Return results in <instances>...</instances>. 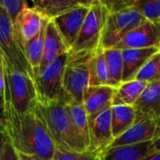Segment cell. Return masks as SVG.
I'll use <instances>...</instances> for the list:
<instances>
[{"mask_svg": "<svg viewBox=\"0 0 160 160\" xmlns=\"http://www.w3.org/2000/svg\"><path fill=\"white\" fill-rule=\"evenodd\" d=\"M1 136H2V140H1L0 160H20L17 151L11 145L8 139L4 134H1Z\"/></svg>", "mask_w": 160, "mask_h": 160, "instance_id": "cell-32", "label": "cell"}, {"mask_svg": "<svg viewBox=\"0 0 160 160\" xmlns=\"http://www.w3.org/2000/svg\"><path fill=\"white\" fill-rule=\"evenodd\" d=\"M68 52V50L62 37L60 36L58 30L56 29L53 22L52 21H49L47 24V28H46L44 52H43V58H42L39 71L43 68H45L47 65L51 64L55 59H57L59 56Z\"/></svg>", "mask_w": 160, "mask_h": 160, "instance_id": "cell-18", "label": "cell"}, {"mask_svg": "<svg viewBox=\"0 0 160 160\" xmlns=\"http://www.w3.org/2000/svg\"><path fill=\"white\" fill-rule=\"evenodd\" d=\"M53 160H99L98 155L89 151L83 153H74L68 151H62L56 148Z\"/></svg>", "mask_w": 160, "mask_h": 160, "instance_id": "cell-29", "label": "cell"}, {"mask_svg": "<svg viewBox=\"0 0 160 160\" xmlns=\"http://www.w3.org/2000/svg\"><path fill=\"white\" fill-rule=\"evenodd\" d=\"M63 99L75 129L83 139L87 148L89 149V117L83 105L65 98H63Z\"/></svg>", "mask_w": 160, "mask_h": 160, "instance_id": "cell-23", "label": "cell"}, {"mask_svg": "<svg viewBox=\"0 0 160 160\" xmlns=\"http://www.w3.org/2000/svg\"><path fill=\"white\" fill-rule=\"evenodd\" d=\"M94 52H68L63 77L64 98L83 103V96L90 86V62Z\"/></svg>", "mask_w": 160, "mask_h": 160, "instance_id": "cell-3", "label": "cell"}, {"mask_svg": "<svg viewBox=\"0 0 160 160\" xmlns=\"http://www.w3.org/2000/svg\"><path fill=\"white\" fill-rule=\"evenodd\" d=\"M116 88L111 85L89 86L83 96V107L88 117H93L103 110L112 107Z\"/></svg>", "mask_w": 160, "mask_h": 160, "instance_id": "cell-14", "label": "cell"}, {"mask_svg": "<svg viewBox=\"0 0 160 160\" xmlns=\"http://www.w3.org/2000/svg\"><path fill=\"white\" fill-rule=\"evenodd\" d=\"M137 120L160 119V86L158 82L149 83L139 100L133 106Z\"/></svg>", "mask_w": 160, "mask_h": 160, "instance_id": "cell-16", "label": "cell"}, {"mask_svg": "<svg viewBox=\"0 0 160 160\" xmlns=\"http://www.w3.org/2000/svg\"><path fill=\"white\" fill-rule=\"evenodd\" d=\"M94 0L84 1L79 7L55 18L52 22L62 37L68 52L72 50Z\"/></svg>", "mask_w": 160, "mask_h": 160, "instance_id": "cell-9", "label": "cell"}, {"mask_svg": "<svg viewBox=\"0 0 160 160\" xmlns=\"http://www.w3.org/2000/svg\"><path fill=\"white\" fill-rule=\"evenodd\" d=\"M49 20L44 18L43 25L40 32L30 41L26 42L24 45L26 58L28 63L34 72L35 78L38 76L40 68V65L43 58L44 52V42H45V36H46V28Z\"/></svg>", "mask_w": 160, "mask_h": 160, "instance_id": "cell-21", "label": "cell"}, {"mask_svg": "<svg viewBox=\"0 0 160 160\" xmlns=\"http://www.w3.org/2000/svg\"><path fill=\"white\" fill-rule=\"evenodd\" d=\"M144 21L145 19L134 8L109 13L102 35L101 48L104 50L115 48L133 29Z\"/></svg>", "mask_w": 160, "mask_h": 160, "instance_id": "cell-8", "label": "cell"}, {"mask_svg": "<svg viewBox=\"0 0 160 160\" xmlns=\"http://www.w3.org/2000/svg\"><path fill=\"white\" fill-rule=\"evenodd\" d=\"M157 82L158 83V85H159V86H160V79H159V80H158V82Z\"/></svg>", "mask_w": 160, "mask_h": 160, "instance_id": "cell-37", "label": "cell"}, {"mask_svg": "<svg viewBox=\"0 0 160 160\" xmlns=\"http://www.w3.org/2000/svg\"><path fill=\"white\" fill-rule=\"evenodd\" d=\"M136 80L143 81L148 83L157 82L160 79V52L152 56L140 69Z\"/></svg>", "mask_w": 160, "mask_h": 160, "instance_id": "cell-26", "label": "cell"}, {"mask_svg": "<svg viewBox=\"0 0 160 160\" xmlns=\"http://www.w3.org/2000/svg\"><path fill=\"white\" fill-rule=\"evenodd\" d=\"M18 155H19V159L20 160H49L39 158V157H36V156H28V155H23V154H20V153H18Z\"/></svg>", "mask_w": 160, "mask_h": 160, "instance_id": "cell-33", "label": "cell"}, {"mask_svg": "<svg viewBox=\"0 0 160 160\" xmlns=\"http://www.w3.org/2000/svg\"><path fill=\"white\" fill-rule=\"evenodd\" d=\"M154 141L109 148L98 155L99 160H143L156 153Z\"/></svg>", "mask_w": 160, "mask_h": 160, "instance_id": "cell-15", "label": "cell"}, {"mask_svg": "<svg viewBox=\"0 0 160 160\" xmlns=\"http://www.w3.org/2000/svg\"><path fill=\"white\" fill-rule=\"evenodd\" d=\"M68 52L43 68L35 78L38 103H49L64 98L63 77Z\"/></svg>", "mask_w": 160, "mask_h": 160, "instance_id": "cell-6", "label": "cell"}, {"mask_svg": "<svg viewBox=\"0 0 160 160\" xmlns=\"http://www.w3.org/2000/svg\"><path fill=\"white\" fill-rule=\"evenodd\" d=\"M134 8L146 21L160 23V0H135Z\"/></svg>", "mask_w": 160, "mask_h": 160, "instance_id": "cell-27", "label": "cell"}, {"mask_svg": "<svg viewBox=\"0 0 160 160\" xmlns=\"http://www.w3.org/2000/svg\"><path fill=\"white\" fill-rule=\"evenodd\" d=\"M43 22L44 18L42 15L30 6L25 8L18 15L13 26L23 48L26 42L33 39L40 32Z\"/></svg>", "mask_w": 160, "mask_h": 160, "instance_id": "cell-12", "label": "cell"}, {"mask_svg": "<svg viewBox=\"0 0 160 160\" xmlns=\"http://www.w3.org/2000/svg\"><path fill=\"white\" fill-rule=\"evenodd\" d=\"M148 82L132 80L127 82H123L119 87L116 88V93L113 98V105H126L134 106L139 100L142 93L148 86Z\"/></svg>", "mask_w": 160, "mask_h": 160, "instance_id": "cell-20", "label": "cell"}, {"mask_svg": "<svg viewBox=\"0 0 160 160\" xmlns=\"http://www.w3.org/2000/svg\"><path fill=\"white\" fill-rule=\"evenodd\" d=\"M137 121V112L133 106L113 105L112 107V126L114 140L124 134Z\"/></svg>", "mask_w": 160, "mask_h": 160, "instance_id": "cell-22", "label": "cell"}, {"mask_svg": "<svg viewBox=\"0 0 160 160\" xmlns=\"http://www.w3.org/2000/svg\"><path fill=\"white\" fill-rule=\"evenodd\" d=\"M83 2L82 0H37L32 1L31 7L38 11L43 18L52 21Z\"/></svg>", "mask_w": 160, "mask_h": 160, "instance_id": "cell-19", "label": "cell"}, {"mask_svg": "<svg viewBox=\"0 0 160 160\" xmlns=\"http://www.w3.org/2000/svg\"><path fill=\"white\" fill-rule=\"evenodd\" d=\"M1 134L20 154L53 159L56 146L36 108L20 113L10 103L6 105L1 112Z\"/></svg>", "mask_w": 160, "mask_h": 160, "instance_id": "cell-1", "label": "cell"}, {"mask_svg": "<svg viewBox=\"0 0 160 160\" xmlns=\"http://www.w3.org/2000/svg\"><path fill=\"white\" fill-rule=\"evenodd\" d=\"M158 52H160L158 48L122 50L124 61L123 82L134 80L143 65Z\"/></svg>", "mask_w": 160, "mask_h": 160, "instance_id": "cell-17", "label": "cell"}, {"mask_svg": "<svg viewBox=\"0 0 160 160\" xmlns=\"http://www.w3.org/2000/svg\"><path fill=\"white\" fill-rule=\"evenodd\" d=\"M143 160H160V150L157 151L156 153H154L153 155H151L150 157H148L147 158Z\"/></svg>", "mask_w": 160, "mask_h": 160, "instance_id": "cell-34", "label": "cell"}, {"mask_svg": "<svg viewBox=\"0 0 160 160\" xmlns=\"http://www.w3.org/2000/svg\"><path fill=\"white\" fill-rule=\"evenodd\" d=\"M157 125L158 121L156 120H137L124 134L115 139L107 149L154 141Z\"/></svg>", "mask_w": 160, "mask_h": 160, "instance_id": "cell-13", "label": "cell"}, {"mask_svg": "<svg viewBox=\"0 0 160 160\" xmlns=\"http://www.w3.org/2000/svg\"><path fill=\"white\" fill-rule=\"evenodd\" d=\"M0 53L15 68L28 74L35 81L34 72L26 58L24 48L16 35L13 22L2 8H0Z\"/></svg>", "mask_w": 160, "mask_h": 160, "instance_id": "cell-7", "label": "cell"}, {"mask_svg": "<svg viewBox=\"0 0 160 160\" xmlns=\"http://www.w3.org/2000/svg\"><path fill=\"white\" fill-rule=\"evenodd\" d=\"M115 48L124 49H160V23L144 21L133 29Z\"/></svg>", "mask_w": 160, "mask_h": 160, "instance_id": "cell-11", "label": "cell"}, {"mask_svg": "<svg viewBox=\"0 0 160 160\" xmlns=\"http://www.w3.org/2000/svg\"><path fill=\"white\" fill-rule=\"evenodd\" d=\"M89 138L88 151L96 155L107 149L114 141L112 126V107L89 118Z\"/></svg>", "mask_w": 160, "mask_h": 160, "instance_id": "cell-10", "label": "cell"}, {"mask_svg": "<svg viewBox=\"0 0 160 160\" xmlns=\"http://www.w3.org/2000/svg\"><path fill=\"white\" fill-rule=\"evenodd\" d=\"M109 11L101 0H94L80 35L69 52H94L101 47Z\"/></svg>", "mask_w": 160, "mask_h": 160, "instance_id": "cell-4", "label": "cell"}, {"mask_svg": "<svg viewBox=\"0 0 160 160\" xmlns=\"http://www.w3.org/2000/svg\"><path fill=\"white\" fill-rule=\"evenodd\" d=\"M36 110L42 118L57 149L74 153L88 151L83 139L71 122L63 98L49 103L38 102Z\"/></svg>", "mask_w": 160, "mask_h": 160, "instance_id": "cell-2", "label": "cell"}, {"mask_svg": "<svg viewBox=\"0 0 160 160\" xmlns=\"http://www.w3.org/2000/svg\"><path fill=\"white\" fill-rule=\"evenodd\" d=\"M109 13H115L127 8H134L135 0H101Z\"/></svg>", "mask_w": 160, "mask_h": 160, "instance_id": "cell-31", "label": "cell"}, {"mask_svg": "<svg viewBox=\"0 0 160 160\" xmlns=\"http://www.w3.org/2000/svg\"><path fill=\"white\" fill-rule=\"evenodd\" d=\"M110 85V75L104 50L94 52L90 62V86Z\"/></svg>", "mask_w": 160, "mask_h": 160, "instance_id": "cell-24", "label": "cell"}, {"mask_svg": "<svg viewBox=\"0 0 160 160\" xmlns=\"http://www.w3.org/2000/svg\"><path fill=\"white\" fill-rule=\"evenodd\" d=\"M104 52L110 75V85L114 88H117L123 83L124 61L122 50L117 48H112L104 50Z\"/></svg>", "mask_w": 160, "mask_h": 160, "instance_id": "cell-25", "label": "cell"}, {"mask_svg": "<svg viewBox=\"0 0 160 160\" xmlns=\"http://www.w3.org/2000/svg\"><path fill=\"white\" fill-rule=\"evenodd\" d=\"M160 138V119L158 121V125H157V128H156V134H155V140H158Z\"/></svg>", "mask_w": 160, "mask_h": 160, "instance_id": "cell-35", "label": "cell"}, {"mask_svg": "<svg viewBox=\"0 0 160 160\" xmlns=\"http://www.w3.org/2000/svg\"><path fill=\"white\" fill-rule=\"evenodd\" d=\"M27 7H29V5L24 0H1L0 1V8H2L8 14V16L10 18L13 23L16 21L18 15Z\"/></svg>", "mask_w": 160, "mask_h": 160, "instance_id": "cell-28", "label": "cell"}, {"mask_svg": "<svg viewBox=\"0 0 160 160\" xmlns=\"http://www.w3.org/2000/svg\"><path fill=\"white\" fill-rule=\"evenodd\" d=\"M0 61L5 65L10 93V104L20 113L30 112L38 102L35 81L28 74L15 68L1 53Z\"/></svg>", "mask_w": 160, "mask_h": 160, "instance_id": "cell-5", "label": "cell"}, {"mask_svg": "<svg viewBox=\"0 0 160 160\" xmlns=\"http://www.w3.org/2000/svg\"><path fill=\"white\" fill-rule=\"evenodd\" d=\"M0 86H1V109H4L6 105L10 103V93H9V82L8 73L5 65L0 61Z\"/></svg>", "mask_w": 160, "mask_h": 160, "instance_id": "cell-30", "label": "cell"}, {"mask_svg": "<svg viewBox=\"0 0 160 160\" xmlns=\"http://www.w3.org/2000/svg\"><path fill=\"white\" fill-rule=\"evenodd\" d=\"M154 142H155V147H156V150H157V151H159L160 150V138L159 139H158V140H155V141H154Z\"/></svg>", "mask_w": 160, "mask_h": 160, "instance_id": "cell-36", "label": "cell"}]
</instances>
